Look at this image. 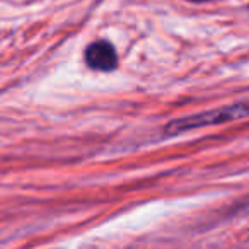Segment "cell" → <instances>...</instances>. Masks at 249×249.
Returning <instances> with one entry per match:
<instances>
[{"label":"cell","mask_w":249,"mask_h":249,"mask_svg":"<svg viewBox=\"0 0 249 249\" xmlns=\"http://www.w3.org/2000/svg\"><path fill=\"white\" fill-rule=\"evenodd\" d=\"M244 116H249V101H241V103H234L231 106L218 107V109H210L198 113L195 116L186 118H178L166 124L164 133L167 137L179 135V133L190 132V130L203 128V126H210V124L225 123L231 120H241Z\"/></svg>","instance_id":"1"},{"label":"cell","mask_w":249,"mask_h":249,"mask_svg":"<svg viewBox=\"0 0 249 249\" xmlns=\"http://www.w3.org/2000/svg\"><path fill=\"white\" fill-rule=\"evenodd\" d=\"M84 60L89 69L97 72H113L118 67V53L114 46L106 39H97L90 43L86 48Z\"/></svg>","instance_id":"2"},{"label":"cell","mask_w":249,"mask_h":249,"mask_svg":"<svg viewBox=\"0 0 249 249\" xmlns=\"http://www.w3.org/2000/svg\"><path fill=\"white\" fill-rule=\"evenodd\" d=\"M188 2H193V4H203V2H210V0H188Z\"/></svg>","instance_id":"3"}]
</instances>
